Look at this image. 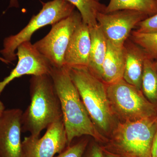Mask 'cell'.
<instances>
[{
  "label": "cell",
  "mask_w": 157,
  "mask_h": 157,
  "mask_svg": "<svg viewBox=\"0 0 157 157\" xmlns=\"http://www.w3.org/2000/svg\"><path fill=\"white\" fill-rule=\"evenodd\" d=\"M50 75L60 103L68 146L75 138L83 136H91L102 142L105 141L91 119L71 79L68 68L52 67Z\"/></svg>",
  "instance_id": "obj_1"
},
{
  "label": "cell",
  "mask_w": 157,
  "mask_h": 157,
  "mask_svg": "<svg viewBox=\"0 0 157 157\" xmlns=\"http://www.w3.org/2000/svg\"><path fill=\"white\" fill-rule=\"evenodd\" d=\"M31 102L24 112L22 132L39 137L43 130L63 117L59 100L50 74L32 76L30 80Z\"/></svg>",
  "instance_id": "obj_2"
},
{
  "label": "cell",
  "mask_w": 157,
  "mask_h": 157,
  "mask_svg": "<svg viewBox=\"0 0 157 157\" xmlns=\"http://www.w3.org/2000/svg\"><path fill=\"white\" fill-rule=\"evenodd\" d=\"M68 69L95 126L102 133L109 135L116 124L107 96V85L87 67Z\"/></svg>",
  "instance_id": "obj_3"
},
{
  "label": "cell",
  "mask_w": 157,
  "mask_h": 157,
  "mask_svg": "<svg viewBox=\"0 0 157 157\" xmlns=\"http://www.w3.org/2000/svg\"><path fill=\"white\" fill-rule=\"evenodd\" d=\"M157 130V117L118 123L103 148L127 157H152V144Z\"/></svg>",
  "instance_id": "obj_4"
},
{
  "label": "cell",
  "mask_w": 157,
  "mask_h": 157,
  "mask_svg": "<svg viewBox=\"0 0 157 157\" xmlns=\"http://www.w3.org/2000/svg\"><path fill=\"white\" fill-rule=\"evenodd\" d=\"M107 90L112 112L121 121H135L157 117V106L146 99L142 91L124 79L107 85Z\"/></svg>",
  "instance_id": "obj_5"
},
{
  "label": "cell",
  "mask_w": 157,
  "mask_h": 157,
  "mask_svg": "<svg viewBox=\"0 0 157 157\" xmlns=\"http://www.w3.org/2000/svg\"><path fill=\"white\" fill-rule=\"evenodd\" d=\"M75 7L67 0H52L42 3L39 13L32 17L25 27L19 33L6 37L3 41V48L0 53L11 64L16 60L17 48L23 42L30 41L33 34L39 29L59 22L70 16Z\"/></svg>",
  "instance_id": "obj_6"
},
{
  "label": "cell",
  "mask_w": 157,
  "mask_h": 157,
  "mask_svg": "<svg viewBox=\"0 0 157 157\" xmlns=\"http://www.w3.org/2000/svg\"><path fill=\"white\" fill-rule=\"evenodd\" d=\"M82 21L81 14L75 10L70 16L52 25L49 33L33 44L52 67H64L65 54L71 37Z\"/></svg>",
  "instance_id": "obj_7"
},
{
  "label": "cell",
  "mask_w": 157,
  "mask_h": 157,
  "mask_svg": "<svg viewBox=\"0 0 157 157\" xmlns=\"http://www.w3.org/2000/svg\"><path fill=\"white\" fill-rule=\"evenodd\" d=\"M68 146L67 133L63 118L46 129L41 138L30 135L22 141L23 157H54Z\"/></svg>",
  "instance_id": "obj_8"
},
{
  "label": "cell",
  "mask_w": 157,
  "mask_h": 157,
  "mask_svg": "<svg viewBox=\"0 0 157 157\" xmlns=\"http://www.w3.org/2000/svg\"><path fill=\"white\" fill-rule=\"evenodd\" d=\"M148 16L139 11L120 10L99 12L97 21L108 41L117 46H123L133 29Z\"/></svg>",
  "instance_id": "obj_9"
},
{
  "label": "cell",
  "mask_w": 157,
  "mask_h": 157,
  "mask_svg": "<svg viewBox=\"0 0 157 157\" xmlns=\"http://www.w3.org/2000/svg\"><path fill=\"white\" fill-rule=\"evenodd\" d=\"M17 64L9 76L0 81V95L9 83L26 75L39 76L50 74L52 66L35 48L30 41L23 42L17 48Z\"/></svg>",
  "instance_id": "obj_10"
},
{
  "label": "cell",
  "mask_w": 157,
  "mask_h": 157,
  "mask_svg": "<svg viewBox=\"0 0 157 157\" xmlns=\"http://www.w3.org/2000/svg\"><path fill=\"white\" fill-rule=\"evenodd\" d=\"M22 113L13 108L5 109L0 116V157H23Z\"/></svg>",
  "instance_id": "obj_11"
},
{
  "label": "cell",
  "mask_w": 157,
  "mask_h": 157,
  "mask_svg": "<svg viewBox=\"0 0 157 157\" xmlns=\"http://www.w3.org/2000/svg\"><path fill=\"white\" fill-rule=\"evenodd\" d=\"M90 48V27L82 21L71 37L65 54L64 67H88Z\"/></svg>",
  "instance_id": "obj_12"
},
{
  "label": "cell",
  "mask_w": 157,
  "mask_h": 157,
  "mask_svg": "<svg viewBox=\"0 0 157 157\" xmlns=\"http://www.w3.org/2000/svg\"><path fill=\"white\" fill-rule=\"evenodd\" d=\"M124 47L126 61L123 79L129 84L141 90L144 64L146 54L129 38L125 42Z\"/></svg>",
  "instance_id": "obj_13"
},
{
  "label": "cell",
  "mask_w": 157,
  "mask_h": 157,
  "mask_svg": "<svg viewBox=\"0 0 157 157\" xmlns=\"http://www.w3.org/2000/svg\"><path fill=\"white\" fill-rule=\"evenodd\" d=\"M124 45L117 46L107 40V49L102 67L101 79L107 85L123 79L125 67Z\"/></svg>",
  "instance_id": "obj_14"
},
{
  "label": "cell",
  "mask_w": 157,
  "mask_h": 157,
  "mask_svg": "<svg viewBox=\"0 0 157 157\" xmlns=\"http://www.w3.org/2000/svg\"><path fill=\"white\" fill-rule=\"evenodd\" d=\"M90 33L91 48L88 68L101 79L102 65L107 52V39L98 24L90 28Z\"/></svg>",
  "instance_id": "obj_15"
},
{
  "label": "cell",
  "mask_w": 157,
  "mask_h": 157,
  "mask_svg": "<svg viewBox=\"0 0 157 157\" xmlns=\"http://www.w3.org/2000/svg\"><path fill=\"white\" fill-rule=\"evenodd\" d=\"M124 10L139 11L149 17L157 13V6L154 0H109L104 13Z\"/></svg>",
  "instance_id": "obj_16"
},
{
  "label": "cell",
  "mask_w": 157,
  "mask_h": 157,
  "mask_svg": "<svg viewBox=\"0 0 157 157\" xmlns=\"http://www.w3.org/2000/svg\"><path fill=\"white\" fill-rule=\"evenodd\" d=\"M141 91L146 99L157 107V71L154 61L147 56L144 64Z\"/></svg>",
  "instance_id": "obj_17"
},
{
  "label": "cell",
  "mask_w": 157,
  "mask_h": 157,
  "mask_svg": "<svg viewBox=\"0 0 157 157\" xmlns=\"http://www.w3.org/2000/svg\"><path fill=\"white\" fill-rule=\"evenodd\" d=\"M77 9L83 22L90 28L98 24L97 15L99 12H105L106 6L95 0H67Z\"/></svg>",
  "instance_id": "obj_18"
},
{
  "label": "cell",
  "mask_w": 157,
  "mask_h": 157,
  "mask_svg": "<svg viewBox=\"0 0 157 157\" xmlns=\"http://www.w3.org/2000/svg\"><path fill=\"white\" fill-rule=\"evenodd\" d=\"M129 38L142 48L149 58L157 59V33H143L133 30Z\"/></svg>",
  "instance_id": "obj_19"
},
{
  "label": "cell",
  "mask_w": 157,
  "mask_h": 157,
  "mask_svg": "<svg viewBox=\"0 0 157 157\" xmlns=\"http://www.w3.org/2000/svg\"><path fill=\"white\" fill-rule=\"evenodd\" d=\"M88 144V140L83 138L75 144L68 146L56 157H82Z\"/></svg>",
  "instance_id": "obj_20"
},
{
  "label": "cell",
  "mask_w": 157,
  "mask_h": 157,
  "mask_svg": "<svg viewBox=\"0 0 157 157\" xmlns=\"http://www.w3.org/2000/svg\"><path fill=\"white\" fill-rule=\"evenodd\" d=\"M135 31L143 33H157V13L147 17L136 26Z\"/></svg>",
  "instance_id": "obj_21"
},
{
  "label": "cell",
  "mask_w": 157,
  "mask_h": 157,
  "mask_svg": "<svg viewBox=\"0 0 157 157\" xmlns=\"http://www.w3.org/2000/svg\"><path fill=\"white\" fill-rule=\"evenodd\" d=\"M82 157H104L103 148L95 143L88 145Z\"/></svg>",
  "instance_id": "obj_22"
},
{
  "label": "cell",
  "mask_w": 157,
  "mask_h": 157,
  "mask_svg": "<svg viewBox=\"0 0 157 157\" xmlns=\"http://www.w3.org/2000/svg\"><path fill=\"white\" fill-rule=\"evenodd\" d=\"M151 153L152 157H157V130L153 140Z\"/></svg>",
  "instance_id": "obj_23"
},
{
  "label": "cell",
  "mask_w": 157,
  "mask_h": 157,
  "mask_svg": "<svg viewBox=\"0 0 157 157\" xmlns=\"http://www.w3.org/2000/svg\"><path fill=\"white\" fill-rule=\"evenodd\" d=\"M103 148V147H102ZM103 153H104V157H127L121 155L113 153L103 148Z\"/></svg>",
  "instance_id": "obj_24"
},
{
  "label": "cell",
  "mask_w": 157,
  "mask_h": 157,
  "mask_svg": "<svg viewBox=\"0 0 157 157\" xmlns=\"http://www.w3.org/2000/svg\"><path fill=\"white\" fill-rule=\"evenodd\" d=\"M18 7H19V4L17 0H10L9 8H11V7L18 8Z\"/></svg>",
  "instance_id": "obj_25"
},
{
  "label": "cell",
  "mask_w": 157,
  "mask_h": 157,
  "mask_svg": "<svg viewBox=\"0 0 157 157\" xmlns=\"http://www.w3.org/2000/svg\"><path fill=\"white\" fill-rule=\"evenodd\" d=\"M5 110V107L2 102L0 101V116L2 115L3 111Z\"/></svg>",
  "instance_id": "obj_26"
},
{
  "label": "cell",
  "mask_w": 157,
  "mask_h": 157,
  "mask_svg": "<svg viewBox=\"0 0 157 157\" xmlns=\"http://www.w3.org/2000/svg\"><path fill=\"white\" fill-rule=\"evenodd\" d=\"M0 61L2 62V63L6 64H9L10 63L11 64L10 62L8 61V60L4 59V58L2 57H0Z\"/></svg>",
  "instance_id": "obj_27"
},
{
  "label": "cell",
  "mask_w": 157,
  "mask_h": 157,
  "mask_svg": "<svg viewBox=\"0 0 157 157\" xmlns=\"http://www.w3.org/2000/svg\"><path fill=\"white\" fill-rule=\"evenodd\" d=\"M154 63L155 67L157 71V59L156 60L154 61Z\"/></svg>",
  "instance_id": "obj_28"
},
{
  "label": "cell",
  "mask_w": 157,
  "mask_h": 157,
  "mask_svg": "<svg viewBox=\"0 0 157 157\" xmlns=\"http://www.w3.org/2000/svg\"><path fill=\"white\" fill-rule=\"evenodd\" d=\"M157 6V0H154Z\"/></svg>",
  "instance_id": "obj_29"
},
{
  "label": "cell",
  "mask_w": 157,
  "mask_h": 157,
  "mask_svg": "<svg viewBox=\"0 0 157 157\" xmlns=\"http://www.w3.org/2000/svg\"><path fill=\"white\" fill-rule=\"evenodd\" d=\"M95 1H97V2H100V1H101V0H95Z\"/></svg>",
  "instance_id": "obj_30"
}]
</instances>
